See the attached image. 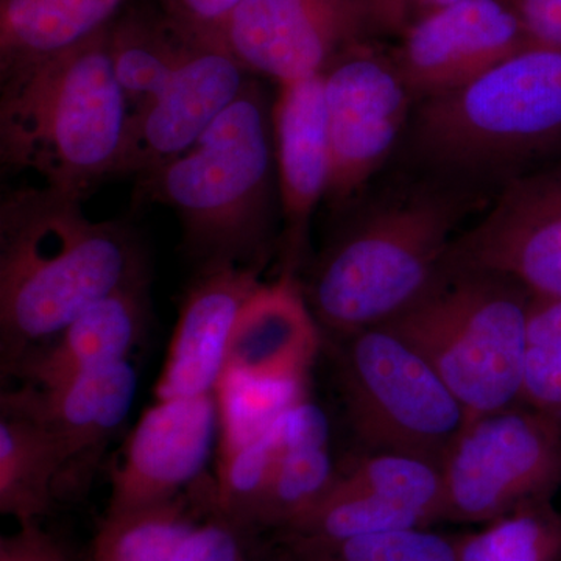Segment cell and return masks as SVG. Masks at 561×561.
I'll use <instances>...</instances> for the list:
<instances>
[{
  "label": "cell",
  "mask_w": 561,
  "mask_h": 561,
  "mask_svg": "<svg viewBox=\"0 0 561 561\" xmlns=\"http://www.w3.org/2000/svg\"><path fill=\"white\" fill-rule=\"evenodd\" d=\"M83 198L25 187L0 206L2 370L57 337L114 291L147 283L142 250L116 221H94Z\"/></svg>",
  "instance_id": "cell-1"
},
{
  "label": "cell",
  "mask_w": 561,
  "mask_h": 561,
  "mask_svg": "<svg viewBox=\"0 0 561 561\" xmlns=\"http://www.w3.org/2000/svg\"><path fill=\"white\" fill-rule=\"evenodd\" d=\"M472 209L470 187L437 179L357 214L320 254L305 291L320 327L342 337L400 316L440 276Z\"/></svg>",
  "instance_id": "cell-2"
},
{
  "label": "cell",
  "mask_w": 561,
  "mask_h": 561,
  "mask_svg": "<svg viewBox=\"0 0 561 561\" xmlns=\"http://www.w3.org/2000/svg\"><path fill=\"white\" fill-rule=\"evenodd\" d=\"M130 111L108 27L57 54L0 69V158L44 186L84 198L117 175Z\"/></svg>",
  "instance_id": "cell-3"
},
{
  "label": "cell",
  "mask_w": 561,
  "mask_h": 561,
  "mask_svg": "<svg viewBox=\"0 0 561 561\" xmlns=\"http://www.w3.org/2000/svg\"><path fill=\"white\" fill-rule=\"evenodd\" d=\"M272 111L251 77L190 150L138 176L136 198L175 210L202 267L267 264L278 191Z\"/></svg>",
  "instance_id": "cell-4"
},
{
  "label": "cell",
  "mask_w": 561,
  "mask_h": 561,
  "mask_svg": "<svg viewBox=\"0 0 561 561\" xmlns=\"http://www.w3.org/2000/svg\"><path fill=\"white\" fill-rule=\"evenodd\" d=\"M411 151L437 179L522 175L561 147V49L530 46L459 90L416 103Z\"/></svg>",
  "instance_id": "cell-5"
},
{
  "label": "cell",
  "mask_w": 561,
  "mask_h": 561,
  "mask_svg": "<svg viewBox=\"0 0 561 561\" xmlns=\"http://www.w3.org/2000/svg\"><path fill=\"white\" fill-rule=\"evenodd\" d=\"M531 294L496 273L443 268L430 289L383 323L419 351L468 421L522 404Z\"/></svg>",
  "instance_id": "cell-6"
},
{
  "label": "cell",
  "mask_w": 561,
  "mask_h": 561,
  "mask_svg": "<svg viewBox=\"0 0 561 561\" xmlns=\"http://www.w3.org/2000/svg\"><path fill=\"white\" fill-rule=\"evenodd\" d=\"M335 373L351 431L367 453L440 465L467 413L430 362L379 324L337 339Z\"/></svg>",
  "instance_id": "cell-7"
},
{
  "label": "cell",
  "mask_w": 561,
  "mask_h": 561,
  "mask_svg": "<svg viewBox=\"0 0 561 561\" xmlns=\"http://www.w3.org/2000/svg\"><path fill=\"white\" fill-rule=\"evenodd\" d=\"M445 522L486 524L561 485V424L527 405L468 421L442 461Z\"/></svg>",
  "instance_id": "cell-8"
},
{
  "label": "cell",
  "mask_w": 561,
  "mask_h": 561,
  "mask_svg": "<svg viewBox=\"0 0 561 561\" xmlns=\"http://www.w3.org/2000/svg\"><path fill=\"white\" fill-rule=\"evenodd\" d=\"M330 144L328 206L345 209L389 160L411 121L412 92L390 54L353 44L321 73Z\"/></svg>",
  "instance_id": "cell-9"
},
{
  "label": "cell",
  "mask_w": 561,
  "mask_h": 561,
  "mask_svg": "<svg viewBox=\"0 0 561 561\" xmlns=\"http://www.w3.org/2000/svg\"><path fill=\"white\" fill-rule=\"evenodd\" d=\"M443 268L496 273L534 297L561 298V160L508 180Z\"/></svg>",
  "instance_id": "cell-10"
},
{
  "label": "cell",
  "mask_w": 561,
  "mask_h": 561,
  "mask_svg": "<svg viewBox=\"0 0 561 561\" xmlns=\"http://www.w3.org/2000/svg\"><path fill=\"white\" fill-rule=\"evenodd\" d=\"M220 430L217 391L154 402L111 467L106 515L164 504L201 485Z\"/></svg>",
  "instance_id": "cell-11"
},
{
  "label": "cell",
  "mask_w": 561,
  "mask_h": 561,
  "mask_svg": "<svg viewBox=\"0 0 561 561\" xmlns=\"http://www.w3.org/2000/svg\"><path fill=\"white\" fill-rule=\"evenodd\" d=\"M224 39L250 73L278 84L320 76L368 39L357 0H242Z\"/></svg>",
  "instance_id": "cell-12"
},
{
  "label": "cell",
  "mask_w": 561,
  "mask_h": 561,
  "mask_svg": "<svg viewBox=\"0 0 561 561\" xmlns=\"http://www.w3.org/2000/svg\"><path fill=\"white\" fill-rule=\"evenodd\" d=\"M530 46L505 0H460L415 22L390 55L416 105L459 90Z\"/></svg>",
  "instance_id": "cell-13"
},
{
  "label": "cell",
  "mask_w": 561,
  "mask_h": 561,
  "mask_svg": "<svg viewBox=\"0 0 561 561\" xmlns=\"http://www.w3.org/2000/svg\"><path fill=\"white\" fill-rule=\"evenodd\" d=\"M251 77L224 38H198L165 90L128 119L117 175H146L190 150Z\"/></svg>",
  "instance_id": "cell-14"
},
{
  "label": "cell",
  "mask_w": 561,
  "mask_h": 561,
  "mask_svg": "<svg viewBox=\"0 0 561 561\" xmlns=\"http://www.w3.org/2000/svg\"><path fill=\"white\" fill-rule=\"evenodd\" d=\"M138 391L130 360L88 373L58 386H22L3 391L2 401L47 427L61 453L57 496L80 494L111 438L127 420Z\"/></svg>",
  "instance_id": "cell-15"
},
{
  "label": "cell",
  "mask_w": 561,
  "mask_h": 561,
  "mask_svg": "<svg viewBox=\"0 0 561 561\" xmlns=\"http://www.w3.org/2000/svg\"><path fill=\"white\" fill-rule=\"evenodd\" d=\"M262 268L241 264L202 267L181 302L168 359L154 386L157 401L216 393L232 328L242 306L260 287Z\"/></svg>",
  "instance_id": "cell-16"
},
{
  "label": "cell",
  "mask_w": 561,
  "mask_h": 561,
  "mask_svg": "<svg viewBox=\"0 0 561 561\" xmlns=\"http://www.w3.org/2000/svg\"><path fill=\"white\" fill-rule=\"evenodd\" d=\"M278 198L284 220V272L295 275L309 227L330 181V144L320 76L278 84L273 102Z\"/></svg>",
  "instance_id": "cell-17"
},
{
  "label": "cell",
  "mask_w": 561,
  "mask_h": 561,
  "mask_svg": "<svg viewBox=\"0 0 561 561\" xmlns=\"http://www.w3.org/2000/svg\"><path fill=\"white\" fill-rule=\"evenodd\" d=\"M320 343V324L305 291L295 275L283 273L261 283L242 306L224 375L305 386Z\"/></svg>",
  "instance_id": "cell-18"
},
{
  "label": "cell",
  "mask_w": 561,
  "mask_h": 561,
  "mask_svg": "<svg viewBox=\"0 0 561 561\" xmlns=\"http://www.w3.org/2000/svg\"><path fill=\"white\" fill-rule=\"evenodd\" d=\"M146 289L140 283L114 291L3 373L24 386L51 387L128 360L142 337Z\"/></svg>",
  "instance_id": "cell-19"
},
{
  "label": "cell",
  "mask_w": 561,
  "mask_h": 561,
  "mask_svg": "<svg viewBox=\"0 0 561 561\" xmlns=\"http://www.w3.org/2000/svg\"><path fill=\"white\" fill-rule=\"evenodd\" d=\"M198 38L164 10L140 7L117 14L108 25V49L130 116L165 90Z\"/></svg>",
  "instance_id": "cell-20"
},
{
  "label": "cell",
  "mask_w": 561,
  "mask_h": 561,
  "mask_svg": "<svg viewBox=\"0 0 561 561\" xmlns=\"http://www.w3.org/2000/svg\"><path fill=\"white\" fill-rule=\"evenodd\" d=\"M0 513L38 523L57 500L62 460L47 427L0 401Z\"/></svg>",
  "instance_id": "cell-21"
},
{
  "label": "cell",
  "mask_w": 561,
  "mask_h": 561,
  "mask_svg": "<svg viewBox=\"0 0 561 561\" xmlns=\"http://www.w3.org/2000/svg\"><path fill=\"white\" fill-rule=\"evenodd\" d=\"M127 0H0V69L57 54L108 27Z\"/></svg>",
  "instance_id": "cell-22"
},
{
  "label": "cell",
  "mask_w": 561,
  "mask_h": 561,
  "mask_svg": "<svg viewBox=\"0 0 561 561\" xmlns=\"http://www.w3.org/2000/svg\"><path fill=\"white\" fill-rule=\"evenodd\" d=\"M216 507V485L139 511L103 516L91 561H172L181 541Z\"/></svg>",
  "instance_id": "cell-23"
},
{
  "label": "cell",
  "mask_w": 561,
  "mask_h": 561,
  "mask_svg": "<svg viewBox=\"0 0 561 561\" xmlns=\"http://www.w3.org/2000/svg\"><path fill=\"white\" fill-rule=\"evenodd\" d=\"M261 561H457L451 538L427 529L383 531L341 540L267 535Z\"/></svg>",
  "instance_id": "cell-24"
},
{
  "label": "cell",
  "mask_w": 561,
  "mask_h": 561,
  "mask_svg": "<svg viewBox=\"0 0 561 561\" xmlns=\"http://www.w3.org/2000/svg\"><path fill=\"white\" fill-rule=\"evenodd\" d=\"M454 546L457 561H561V512L552 500L527 502Z\"/></svg>",
  "instance_id": "cell-25"
},
{
  "label": "cell",
  "mask_w": 561,
  "mask_h": 561,
  "mask_svg": "<svg viewBox=\"0 0 561 561\" xmlns=\"http://www.w3.org/2000/svg\"><path fill=\"white\" fill-rule=\"evenodd\" d=\"M339 470L330 446H308L279 456L253 519L257 535L284 529L330 493Z\"/></svg>",
  "instance_id": "cell-26"
},
{
  "label": "cell",
  "mask_w": 561,
  "mask_h": 561,
  "mask_svg": "<svg viewBox=\"0 0 561 561\" xmlns=\"http://www.w3.org/2000/svg\"><path fill=\"white\" fill-rule=\"evenodd\" d=\"M522 404L561 424V298L531 295Z\"/></svg>",
  "instance_id": "cell-27"
},
{
  "label": "cell",
  "mask_w": 561,
  "mask_h": 561,
  "mask_svg": "<svg viewBox=\"0 0 561 561\" xmlns=\"http://www.w3.org/2000/svg\"><path fill=\"white\" fill-rule=\"evenodd\" d=\"M262 538L216 507L186 535L172 561H261Z\"/></svg>",
  "instance_id": "cell-28"
},
{
  "label": "cell",
  "mask_w": 561,
  "mask_h": 561,
  "mask_svg": "<svg viewBox=\"0 0 561 561\" xmlns=\"http://www.w3.org/2000/svg\"><path fill=\"white\" fill-rule=\"evenodd\" d=\"M460 0H357L368 39L397 36L415 22Z\"/></svg>",
  "instance_id": "cell-29"
},
{
  "label": "cell",
  "mask_w": 561,
  "mask_h": 561,
  "mask_svg": "<svg viewBox=\"0 0 561 561\" xmlns=\"http://www.w3.org/2000/svg\"><path fill=\"white\" fill-rule=\"evenodd\" d=\"M242 0H162V10L184 31L224 38L225 25Z\"/></svg>",
  "instance_id": "cell-30"
},
{
  "label": "cell",
  "mask_w": 561,
  "mask_h": 561,
  "mask_svg": "<svg viewBox=\"0 0 561 561\" xmlns=\"http://www.w3.org/2000/svg\"><path fill=\"white\" fill-rule=\"evenodd\" d=\"M0 561H73L69 549L38 523L21 524L0 540Z\"/></svg>",
  "instance_id": "cell-31"
},
{
  "label": "cell",
  "mask_w": 561,
  "mask_h": 561,
  "mask_svg": "<svg viewBox=\"0 0 561 561\" xmlns=\"http://www.w3.org/2000/svg\"><path fill=\"white\" fill-rule=\"evenodd\" d=\"M522 20L534 46L561 49V0H505Z\"/></svg>",
  "instance_id": "cell-32"
}]
</instances>
